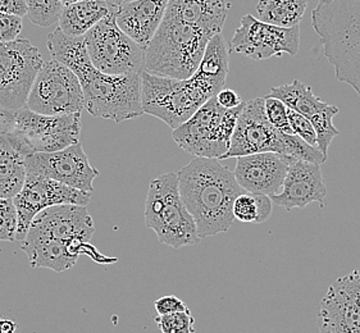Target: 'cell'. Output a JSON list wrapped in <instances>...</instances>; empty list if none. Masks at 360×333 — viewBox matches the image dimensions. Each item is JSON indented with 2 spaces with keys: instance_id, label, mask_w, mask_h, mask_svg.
Wrapping results in <instances>:
<instances>
[{
  "instance_id": "obj_1",
  "label": "cell",
  "mask_w": 360,
  "mask_h": 333,
  "mask_svg": "<svg viewBox=\"0 0 360 333\" xmlns=\"http://www.w3.org/2000/svg\"><path fill=\"white\" fill-rule=\"evenodd\" d=\"M181 199L194 219L200 239L231 228L235 218L232 205L245 192L229 166L219 159H194L177 172Z\"/></svg>"
},
{
  "instance_id": "obj_2",
  "label": "cell",
  "mask_w": 360,
  "mask_h": 333,
  "mask_svg": "<svg viewBox=\"0 0 360 333\" xmlns=\"http://www.w3.org/2000/svg\"><path fill=\"white\" fill-rule=\"evenodd\" d=\"M311 26L336 79L360 96V0L319 3L311 12Z\"/></svg>"
},
{
  "instance_id": "obj_3",
  "label": "cell",
  "mask_w": 360,
  "mask_h": 333,
  "mask_svg": "<svg viewBox=\"0 0 360 333\" xmlns=\"http://www.w3.org/2000/svg\"><path fill=\"white\" fill-rule=\"evenodd\" d=\"M224 87L198 70L186 80L141 71L143 110L144 115L157 117L174 130Z\"/></svg>"
},
{
  "instance_id": "obj_4",
  "label": "cell",
  "mask_w": 360,
  "mask_h": 333,
  "mask_svg": "<svg viewBox=\"0 0 360 333\" xmlns=\"http://www.w3.org/2000/svg\"><path fill=\"white\" fill-rule=\"evenodd\" d=\"M212 37L202 30L165 15L145 46L144 71L186 80L198 70Z\"/></svg>"
},
{
  "instance_id": "obj_5",
  "label": "cell",
  "mask_w": 360,
  "mask_h": 333,
  "mask_svg": "<svg viewBox=\"0 0 360 333\" xmlns=\"http://www.w3.org/2000/svg\"><path fill=\"white\" fill-rule=\"evenodd\" d=\"M145 225L155 232L160 244L173 249L200 242L194 219L181 199L176 172L160 174L149 183Z\"/></svg>"
},
{
  "instance_id": "obj_6",
  "label": "cell",
  "mask_w": 360,
  "mask_h": 333,
  "mask_svg": "<svg viewBox=\"0 0 360 333\" xmlns=\"http://www.w3.org/2000/svg\"><path fill=\"white\" fill-rule=\"evenodd\" d=\"M87 112L117 124L143 116L141 72L107 74L94 67L79 79Z\"/></svg>"
},
{
  "instance_id": "obj_7",
  "label": "cell",
  "mask_w": 360,
  "mask_h": 333,
  "mask_svg": "<svg viewBox=\"0 0 360 333\" xmlns=\"http://www.w3.org/2000/svg\"><path fill=\"white\" fill-rule=\"evenodd\" d=\"M244 103L236 108L226 109L217 103L216 96L210 98L185 124L173 130L174 143L195 157L221 160L230 149L231 138Z\"/></svg>"
},
{
  "instance_id": "obj_8",
  "label": "cell",
  "mask_w": 360,
  "mask_h": 333,
  "mask_svg": "<svg viewBox=\"0 0 360 333\" xmlns=\"http://www.w3.org/2000/svg\"><path fill=\"white\" fill-rule=\"evenodd\" d=\"M81 113L46 116L27 108L15 112L13 130L8 133L26 157L53 152L79 143Z\"/></svg>"
},
{
  "instance_id": "obj_9",
  "label": "cell",
  "mask_w": 360,
  "mask_h": 333,
  "mask_svg": "<svg viewBox=\"0 0 360 333\" xmlns=\"http://www.w3.org/2000/svg\"><path fill=\"white\" fill-rule=\"evenodd\" d=\"M84 39L90 60L99 72L127 74L144 71L145 49L118 27L115 12L98 22Z\"/></svg>"
},
{
  "instance_id": "obj_10",
  "label": "cell",
  "mask_w": 360,
  "mask_h": 333,
  "mask_svg": "<svg viewBox=\"0 0 360 333\" xmlns=\"http://www.w3.org/2000/svg\"><path fill=\"white\" fill-rule=\"evenodd\" d=\"M26 108L46 116L81 113L85 102L77 76L54 59L44 62L32 82Z\"/></svg>"
},
{
  "instance_id": "obj_11",
  "label": "cell",
  "mask_w": 360,
  "mask_h": 333,
  "mask_svg": "<svg viewBox=\"0 0 360 333\" xmlns=\"http://www.w3.org/2000/svg\"><path fill=\"white\" fill-rule=\"evenodd\" d=\"M43 65L40 51L27 39L0 43V107L11 112L26 108L32 82Z\"/></svg>"
},
{
  "instance_id": "obj_12",
  "label": "cell",
  "mask_w": 360,
  "mask_h": 333,
  "mask_svg": "<svg viewBox=\"0 0 360 333\" xmlns=\"http://www.w3.org/2000/svg\"><path fill=\"white\" fill-rule=\"evenodd\" d=\"M300 49V29L278 27L260 21L254 15L241 17L240 27L229 44L230 53H238L252 60L288 54L295 57Z\"/></svg>"
},
{
  "instance_id": "obj_13",
  "label": "cell",
  "mask_w": 360,
  "mask_h": 333,
  "mask_svg": "<svg viewBox=\"0 0 360 333\" xmlns=\"http://www.w3.org/2000/svg\"><path fill=\"white\" fill-rule=\"evenodd\" d=\"M288 136L268 122L264 98H255L244 103L231 138L230 149L221 160L258 152H277L285 157Z\"/></svg>"
},
{
  "instance_id": "obj_14",
  "label": "cell",
  "mask_w": 360,
  "mask_h": 333,
  "mask_svg": "<svg viewBox=\"0 0 360 333\" xmlns=\"http://www.w3.org/2000/svg\"><path fill=\"white\" fill-rule=\"evenodd\" d=\"M90 194L91 192L70 188L40 174H26L21 191L13 197L17 210L15 240H23L29 231L32 219L41 210L62 204L86 207L91 199Z\"/></svg>"
},
{
  "instance_id": "obj_15",
  "label": "cell",
  "mask_w": 360,
  "mask_h": 333,
  "mask_svg": "<svg viewBox=\"0 0 360 333\" xmlns=\"http://www.w3.org/2000/svg\"><path fill=\"white\" fill-rule=\"evenodd\" d=\"M26 174H35L70 188L93 192L99 171L90 164L86 152L77 143L62 150L35 152L26 158Z\"/></svg>"
},
{
  "instance_id": "obj_16",
  "label": "cell",
  "mask_w": 360,
  "mask_h": 333,
  "mask_svg": "<svg viewBox=\"0 0 360 333\" xmlns=\"http://www.w3.org/2000/svg\"><path fill=\"white\" fill-rule=\"evenodd\" d=\"M319 333H360V270L332 283L317 313Z\"/></svg>"
},
{
  "instance_id": "obj_17",
  "label": "cell",
  "mask_w": 360,
  "mask_h": 333,
  "mask_svg": "<svg viewBox=\"0 0 360 333\" xmlns=\"http://www.w3.org/2000/svg\"><path fill=\"white\" fill-rule=\"evenodd\" d=\"M266 96L280 99L286 104L288 108L308 118L317 133L318 149L328 155L332 140L340 135V131L332 122L333 117L340 112L336 105L322 102L313 93L311 87L307 86L297 79L291 84L272 87Z\"/></svg>"
},
{
  "instance_id": "obj_18",
  "label": "cell",
  "mask_w": 360,
  "mask_h": 333,
  "mask_svg": "<svg viewBox=\"0 0 360 333\" xmlns=\"http://www.w3.org/2000/svg\"><path fill=\"white\" fill-rule=\"evenodd\" d=\"M21 249L32 268L51 269L54 272L72 268L82 254L101 264L113 263V259L99 253L90 242L76 241L68 244L32 231H27L22 240Z\"/></svg>"
},
{
  "instance_id": "obj_19",
  "label": "cell",
  "mask_w": 360,
  "mask_h": 333,
  "mask_svg": "<svg viewBox=\"0 0 360 333\" xmlns=\"http://www.w3.org/2000/svg\"><path fill=\"white\" fill-rule=\"evenodd\" d=\"M327 196L321 164L291 160L280 192L271 195L274 205L283 209H304L311 203L323 207Z\"/></svg>"
},
{
  "instance_id": "obj_20",
  "label": "cell",
  "mask_w": 360,
  "mask_h": 333,
  "mask_svg": "<svg viewBox=\"0 0 360 333\" xmlns=\"http://www.w3.org/2000/svg\"><path fill=\"white\" fill-rule=\"evenodd\" d=\"M29 231L68 244L90 242L95 232L94 221L86 207L62 204L41 210L32 219Z\"/></svg>"
},
{
  "instance_id": "obj_21",
  "label": "cell",
  "mask_w": 360,
  "mask_h": 333,
  "mask_svg": "<svg viewBox=\"0 0 360 333\" xmlns=\"http://www.w3.org/2000/svg\"><path fill=\"white\" fill-rule=\"evenodd\" d=\"M291 160L277 152L238 157L233 176L246 192L274 195L281 190Z\"/></svg>"
},
{
  "instance_id": "obj_22",
  "label": "cell",
  "mask_w": 360,
  "mask_h": 333,
  "mask_svg": "<svg viewBox=\"0 0 360 333\" xmlns=\"http://www.w3.org/2000/svg\"><path fill=\"white\" fill-rule=\"evenodd\" d=\"M169 0H129L117 7L115 22L140 46L152 40L166 15Z\"/></svg>"
},
{
  "instance_id": "obj_23",
  "label": "cell",
  "mask_w": 360,
  "mask_h": 333,
  "mask_svg": "<svg viewBox=\"0 0 360 333\" xmlns=\"http://www.w3.org/2000/svg\"><path fill=\"white\" fill-rule=\"evenodd\" d=\"M227 13L226 0H169L165 15L214 37L222 32Z\"/></svg>"
},
{
  "instance_id": "obj_24",
  "label": "cell",
  "mask_w": 360,
  "mask_h": 333,
  "mask_svg": "<svg viewBox=\"0 0 360 333\" xmlns=\"http://www.w3.org/2000/svg\"><path fill=\"white\" fill-rule=\"evenodd\" d=\"M117 7L108 0H79L67 4L59 15V29L70 37H84L104 17L115 12Z\"/></svg>"
},
{
  "instance_id": "obj_25",
  "label": "cell",
  "mask_w": 360,
  "mask_h": 333,
  "mask_svg": "<svg viewBox=\"0 0 360 333\" xmlns=\"http://www.w3.org/2000/svg\"><path fill=\"white\" fill-rule=\"evenodd\" d=\"M46 46L51 58L70 68L77 79L94 67L87 54L84 37H70L58 27L46 37Z\"/></svg>"
},
{
  "instance_id": "obj_26",
  "label": "cell",
  "mask_w": 360,
  "mask_h": 333,
  "mask_svg": "<svg viewBox=\"0 0 360 333\" xmlns=\"http://www.w3.org/2000/svg\"><path fill=\"white\" fill-rule=\"evenodd\" d=\"M26 155L12 138L0 135V196L13 199L25 183Z\"/></svg>"
},
{
  "instance_id": "obj_27",
  "label": "cell",
  "mask_w": 360,
  "mask_h": 333,
  "mask_svg": "<svg viewBox=\"0 0 360 333\" xmlns=\"http://www.w3.org/2000/svg\"><path fill=\"white\" fill-rule=\"evenodd\" d=\"M308 0H259L258 20L278 27H295L303 20Z\"/></svg>"
},
{
  "instance_id": "obj_28",
  "label": "cell",
  "mask_w": 360,
  "mask_h": 333,
  "mask_svg": "<svg viewBox=\"0 0 360 333\" xmlns=\"http://www.w3.org/2000/svg\"><path fill=\"white\" fill-rule=\"evenodd\" d=\"M26 3L30 21L40 27H49L57 23L65 8V0H26Z\"/></svg>"
},
{
  "instance_id": "obj_29",
  "label": "cell",
  "mask_w": 360,
  "mask_h": 333,
  "mask_svg": "<svg viewBox=\"0 0 360 333\" xmlns=\"http://www.w3.org/2000/svg\"><path fill=\"white\" fill-rule=\"evenodd\" d=\"M159 331L162 333H194L195 319L190 311L158 315L155 318Z\"/></svg>"
},
{
  "instance_id": "obj_30",
  "label": "cell",
  "mask_w": 360,
  "mask_h": 333,
  "mask_svg": "<svg viewBox=\"0 0 360 333\" xmlns=\"http://www.w3.org/2000/svg\"><path fill=\"white\" fill-rule=\"evenodd\" d=\"M264 113L268 122L274 126L276 130L282 133L294 135L288 122V107L280 99L266 96L264 98Z\"/></svg>"
},
{
  "instance_id": "obj_31",
  "label": "cell",
  "mask_w": 360,
  "mask_h": 333,
  "mask_svg": "<svg viewBox=\"0 0 360 333\" xmlns=\"http://www.w3.org/2000/svg\"><path fill=\"white\" fill-rule=\"evenodd\" d=\"M17 210L13 199L0 196V241H15Z\"/></svg>"
},
{
  "instance_id": "obj_32",
  "label": "cell",
  "mask_w": 360,
  "mask_h": 333,
  "mask_svg": "<svg viewBox=\"0 0 360 333\" xmlns=\"http://www.w3.org/2000/svg\"><path fill=\"white\" fill-rule=\"evenodd\" d=\"M233 218L244 223H257L258 221V202L257 194L243 192L232 205Z\"/></svg>"
},
{
  "instance_id": "obj_33",
  "label": "cell",
  "mask_w": 360,
  "mask_h": 333,
  "mask_svg": "<svg viewBox=\"0 0 360 333\" xmlns=\"http://www.w3.org/2000/svg\"><path fill=\"white\" fill-rule=\"evenodd\" d=\"M288 116L290 127L294 135L303 138L307 144L318 148L317 133L309 119L290 108H288Z\"/></svg>"
},
{
  "instance_id": "obj_34",
  "label": "cell",
  "mask_w": 360,
  "mask_h": 333,
  "mask_svg": "<svg viewBox=\"0 0 360 333\" xmlns=\"http://www.w3.org/2000/svg\"><path fill=\"white\" fill-rule=\"evenodd\" d=\"M21 30V17L0 13V43L13 41L20 37Z\"/></svg>"
},
{
  "instance_id": "obj_35",
  "label": "cell",
  "mask_w": 360,
  "mask_h": 333,
  "mask_svg": "<svg viewBox=\"0 0 360 333\" xmlns=\"http://www.w3.org/2000/svg\"><path fill=\"white\" fill-rule=\"evenodd\" d=\"M154 308L158 313V315H167L172 313L185 312L188 308L186 304L174 295H168V296L159 297L158 300L154 303Z\"/></svg>"
},
{
  "instance_id": "obj_36",
  "label": "cell",
  "mask_w": 360,
  "mask_h": 333,
  "mask_svg": "<svg viewBox=\"0 0 360 333\" xmlns=\"http://www.w3.org/2000/svg\"><path fill=\"white\" fill-rule=\"evenodd\" d=\"M29 8L26 0H0V13L17 15L23 18L27 15Z\"/></svg>"
},
{
  "instance_id": "obj_37",
  "label": "cell",
  "mask_w": 360,
  "mask_h": 333,
  "mask_svg": "<svg viewBox=\"0 0 360 333\" xmlns=\"http://www.w3.org/2000/svg\"><path fill=\"white\" fill-rule=\"evenodd\" d=\"M216 100L221 107L226 109H233L238 107L240 104H243V99L240 98V95L232 90V89H226L224 87L219 93H217Z\"/></svg>"
},
{
  "instance_id": "obj_38",
  "label": "cell",
  "mask_w": 360,
  "mask_h": 333,
  "mask_svg": "<svg viewBox=\"0 0 360 333\" xmlns=\"http://www.w3.org/2000/svg\"><path fill=\"white\" fill-rule=\"evenodd\" d=\"M257 202H258V221L257 223H264L272 214V208H274V203L271 200V197L268 195H263V194H257Z\"/></svg>"
},
{
  "instance_id": "obj_39",
  "label": "cell",
  "mask_w": 360,
  "mask_h": 333,
  "mask_svg": "<svg viewBox=\"0 0 360 333\" xmlns=\"http://www.w3.org/2000/svg\"><path fill=\"white\" fill-rule=\"evenodd\" d=\"M15 112L0 107V135H6L13 130Z\"/></svg>"
},
{
  "instance_id": "obj_40",
  "label": "cell",
  "mask_w": 360,
  "mask_h": 333,
  "mask_svg": "<svg viewBox=\"0 0 360 333\" xmlns=\"http://www.w3.org/2000/svg\"><path fill=\"white\" fill-rule=\"evenodd\" d=\"M18 325L12 319H0V333H15Z\"/></svg>"
},
{
  "instance_id": "obj_41",
  "label": "cell",
  "mask_w": 360,
  "mask_h": 333,
  "mask_svg": "<svg viewBox=\"0 0 360 333\" xmlns=\"http://www.w3.org/2000/svg\"><path fill=\"white\" fill-rule=\"evenodd\" d=\"M109 3H112L113 6H115V7H118V6H121L122 3H124V1H129V0H108Z\"/></svg>"
},
{
  "instance_id": "obj_42",
  "label": "cell",
  "mask_w": 360,
  "mask_h": 333,
  "mask_svg": "<svg viewBox=\"0 0 360 333\" xmlns=\"http://www.w3.org/2000/svg\"><path fill=\"white\" fill-rule=\"evenodd\" d=\"M75 1H79V0H65V6H67V4H71V3H75Z\"/></svg>"
},
{
  "instance_id": "obj_43",
  "label": "cell",
  "mask_w": 360,
  "mask_h": 333,
  "mask_svg": "<svg viewBox=\"0 0 360 333\" xmlns=\"http://www.w3.org/2000/svg\"><path fill=\"white\" fill-rule=\"evenodd\" d=\"M321 3H331V1H333V0H319Z\"/></svg>"
}]
</instances>
